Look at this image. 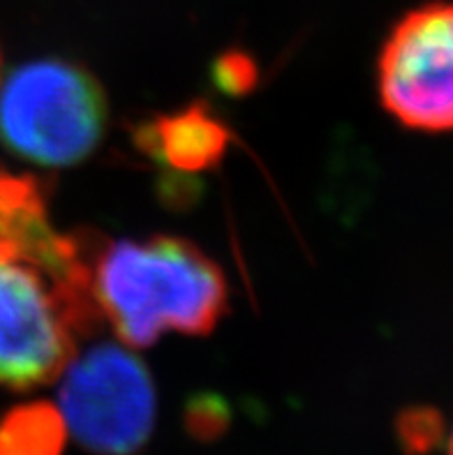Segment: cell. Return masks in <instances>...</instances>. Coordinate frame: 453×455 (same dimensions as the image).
Wrapping results in <instances>:
<instances>
[{"label":"cell","instance_id":"cell-2","mask_svg":"<svg viewBox=\"0 0 453 455\" xmlns=\"http://www.w3.org/2000/svg\"><path fill=\"white\" fill-rule=\"evenodd\" d=\"M107 121L100 81L69 60H30L0 86V144L35 167L81 164L102 144Z\"/></svg>","mask_w":453,"mask_h":455},{"label":"cell","instance_id":"cell-3","mask_svg":"<svg viewBox=\"0 0 453 455\" xmlns=\"http://www.w3.org/2000/svg\"><path fill=\"white\" fill-rule=\"evenodd\" d=\"M58 377V411L68 435L98 455H133L155 426V387L149 368L121 345L72 354Z\"/></svg>","mask_w":453,"mask_h":455},{"label":"cell","instance_id":"cell-9","mask_svg":"<svg viewBox=\"0 0 453 455\" xmlns=\"http://www.w3.org/2000/svg\"><path fill=\"white\" fill-rule=\"evenodd\" d=\"M253 76H255V69L253 68H246L243 72L234 68V56L230 58H222L218 65V84H222L227 91L236 92V91H243L253 84Z\"/></svg>","mask_w":453,"mask_h":455},{"label":"cell","instance_id":"cell-8","mask_svg":"<svg viewBox=\"0 0 453 455\" xmlns=\"http://www.w3.org/2000/svg\"><path fill=\"white\" fill-rule=\"evenodd\" d=\"M442 416L431 407L402 411L398 419V439L400 446L412 455H424L442 442Z\"/></svg>","mask_w":453,"mask_h":455},{"label":"cell","instance_id":"cell-7","mask_svg":"<svg viewBox=\"0 0 453 455\" xmlns=\"http://www.w3.org/2000/svg\"><path fill=\"white\" fill-rule=\"evenodd\" d=\"M68 427L58 407L23 404L0 421V455H63Z\"/></svg>","mask_w":453,"mask_h":455},{"label":"cell","instance_id":"cell-6","mask_svg":"<svg viewBox=\"0 0 453 455\" xmlns=\"http://www.w3.org/2000/svg\"><path fill=\"white\" fill-rule=\"evenodd\" d=\"M227 144V127L204 104L158 116L155 121L139 127V146L176 172L213 169L224 156Z\"/></svg>","mask_w":453,"mask_h":455},{"label":"cell","instance_id":"cell-10","mask_svg":"<svg viewBox=\"0 0 453 455\" xmlns=\"http://www.w3.org/2000/svg\"><path fill=\"white\" fill-rule=\"evenodd\" d=\"M449 455H453V433L451 437H449Z\"/></svg>","mask_w":453,"mask_h":455},{"label":"cell","instance_id":"cell-1","mask_svg":"<svg viewBox=\"0 0 453 455\" xmlns=\"http://www.w3.org/2000/svg\"><path fill=\"white\" fill-rule=\"evenodd\" d=\"M93 303L123 345L208 335L227 312V280L197 245L172 236L116 241L91 266Z\"/></svg>","mask_w":453,"mask_h":455},{"label":"cell","instance_id":"cell-4","mask_svg":"<svg viewBox=\"0 0 453 455\" xmlns=\"http://www.w3.org/2000/svg\"><path fill=\"white\" fill-rule=\"evenodd\" d=\"M91 323L40 264L0 243V387H42L75 354Z\"/></svg>","mask_w":453,"mask_h":455},{"label":"cell","instance_id":"cell-5","mask_svg":"<svg viewBox=\"0 0 453 455\" xmlns=\"http://www.w3.org/2000/svg\"><path fill=\"white\" fill-rule=\"evenodd\" d=\"M379 102L417 132H453V3L405 12L377 58Z\"/></svg>","mask_w":453,"mask_h":455}]
</instances>
